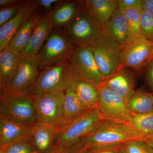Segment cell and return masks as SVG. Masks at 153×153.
<instances>
[{
    "label": "cell",
    "mask_w": 153,
    "mask_h": 153,
    "mask_svg": "<svg viewBox=\"0 0 153 153\" xmlns=\"http://www.w3.org/2000/svg\"><path fill=\"white\" fill-rule=\"evenodd\" d=\"M131 140H143L128 124L103 120L76 143L82 149H85L123 143Z\"/></svg>",
    "instance_id": "6da1fadb"
},
{
    "label": "cell",
    "mask_w": 153,
    "mask_h": 153,
    "mask_svg": "<svg viewBox=\"0 0 153 153\" xmlns=\"http://www.w3.org/2000/svg\"><path fill=\"white\" fill-rule=\"evenodd\" d=\"M74 79L68 60L61 62L41 70L36 82L26 92L36 97L44 94L64 91Z\"/></svg>",
    "instance_id": "7a4b0ae2"
},
{
    "label": "cell",
    "mask_w": 153,
    "mask_h": 153,
    "mask_svg": "<svg viewBox=\"0 0 153 153\" xmlns=\"http://www.w3.org/2000/svg\"><path fill=\"white\" fill-rule=\"evenodd\" d=\"M63 31L74 46L91 47L103 34L101 26L88 13L84 4Z\"/></svg>",
    "instance_id": "3957f363"
},
{
    "label": "cell",
    "mask_w": 153,
    "mask_h": 153,
    "mask_svg": "<svg viewBox=\"0 0 153 153\" xmlns=\"http://www.w3.org/2000/svg\"><path fill=\"white\" fill-rule=\"evenodd\" d=\"M103 120L97 107L63 124L59 129L54 150L77 142Z\"/></svg>",
    "instance_id": "277c9868"
},
{
    "label": "cell",
    "mask_w": 153,
    "mask_h": 153,
    "mask_svg": "<svg viewBox=\"0 0 153 153\" xmlns=\"http://www.w3.org/2000/svg\"><path fill=\"white\" fill-rule=\"evenodd\" d=\"M0 117L11 118L32 126L37 121L33 97L26 92L1 96Z\"/></svg>",
    "instance_id": "5b68a950"
},
{
    "label": "cell",
    "mask_w": 153,
    "mask_h": 153,
    "mask_svg": "<svg viewBox=\"0 0 153 153\" xmlns=\"http://www.w3.org/2000/svg\"><path fill=\"white\" fill-rule=\"evenodd\" d=\"M91 47L103 79L114 74L119 68L123 49L120 44L103 33Z\"/></svg>",
    "instance_id": "8992f818"
},
{
    "label": "cell",
    "mask_w": 153,
    "mask_h": 153,
    "mask_svg": "<svg viewBox=\"0 0 153 153\" xmlns=\"http://www.w3.org/2000/svg\"><path fill=\"white\" fill-rule=\"evenodd\" d=\"M74 47L75 46L63 30L55 28L50 33L39 53L40 70L68 61Z\"/></svg>",
    "instance_id": "52a82bcc"
},
{
    "label": "cell",
    "mask_w": 153,
    "mask_h": 153,
    "mask_svg": "<svg viewBox=\"0 0 153 153\" xmlns=\"http://www.w3.org/2000/svg\"><path fill=\"white\" fill-rule=\"evenodd\" d=\"M68 63L75 79L90 81L98 86L104 81L90 46H75Z\"/></svg>",
    "instance_id": "ba28073f"
},
{
    "label": "cell",
    "mask_w": 153,
    "mask_h": 153,
    "mask_svg": "<svg viewBox=\"0 0 153 153\" xmlns=\"http://www.w3.org/2000/svg\"><path fill=\"white\" fill-rule=\"evenodd\" d=\"M64 91L44 94L32 97L37 121L59 128L64 124L62 106Z\"/></svg>",
    "instance_id": "9c48e42d"
},
{
    "label": "cell",
    "mask_w": 153,
    "mask_h": 153,
    "mask_svg": "<svg viewBox=\"0 0 153 153\" xmlns=\"http://www.w3.org/2000/svg\"><path fill=\"white\" fill-rule=\"evenodd\" d=\"M99 88L100 98L97 108L102 120L116 123H127L132 114L126 101L103 82Z\"/></svg>",
    "instance_id": "30bf717a"
},
{
    "label": "cell",
    "mask_w": 153,
    "mask_h": 153,
    "mask_svg": "<svg viewBox=\"0 0 153 153\" xmlns=\"http://www.w3.org/2000/svg\"><path fill=\"white\" fill-rule=\"evenodd\" d=\"M153 49V42L140 36L127 43L122 49L119 68L139 69L145 67Z\"/></svg>",
    "instance_id": "8fae6325"
},
{
    "label": "cell",
    "mask_w": 153,
    "mask_h": 153,
    "mask_svg": "<svg viewBox=\"0 0 153 153\" xmlns=\"http://www.w3.org/2000/svg\"><path fill=\"white\" fill-rule=\"evenodd\" d=\"M40 65L39 54L32 57L23 56L7 95L26 92L36 82L40 73Z\"/></svg>",
    "instance_id": "7c38bea8"
},
{
    "label": "cell",
    "mask_w": 153,
    "mask_h": 153,
    "mask_svg": "<svg viewBox=\"0 0 153 153\" xmlns=\"http://www.w3.org/2000/svg\"><path fill=\"white\" fill-rule=\"evenodd\" d=\"M23 57L22 53L13 51L9 46L0 51V95L8 94L11 82Z\"/></svg>",
    "instance_id": "4fadbf2b"
},
{
    "label": "cell",
    "mask_w": 153,
    "mask_h": 153,
    "mask_svg": "<svg viewBox=\"0 0 153 153\" xmlns=\"http://www.w3.org/2000/svg\"><path fill=\"white\" fill-rule=\"evenodd\" d=\"M31 126L11 118L0 117V148L31 139Z\"/></svg>",
    "instance_id": "5bb4252c"
},
{
    "label": "cell",
    "mask_w": 153,
    "mask_h": 153,
    "mask_svg": "<svg viewBox=\"0 0 153 153\" xmlns=\"http://www.w3.org/2000/svg\"><path fill=\"white\" fill-rule=\"evenodd\" d=\"M59 129L38 121L31 126V141L38 153H50L54 151Z\"/></svg>",
    "instance_id": "9a60e30c"
},
{
    "label": "cell",
    "mask_w": 153,
    "mask_h": 153,
    "mask_svg": "<svg viewBox=\"0 0 153 153\" xmlns=\"http://www.w3.org/2000/svg\"><path fill=\"white\" fill-rule=\"evenodd\" d=\"M37 1H26L21 10L13 19L0 27V51L9 46L23 23L38 7Z\"/></svg>",
    "instance_id": "2e32d148"
},
{
    "label": "cell",
    "mask_w": 153,
    "mask_h": 153,
    "mask_svg": "<svg viewBox=\"0 0 153 153\" xmlns=\"http://www.w3.org/2000/svg\"><path fill=\"white\" fill-rule=\"evenodd\" d=\"M103 83L126 102L135 91L134 75L127 68H119L114 74L105 79Z\"/></svg>",
    "instance_id": "e0dca14e"
},
{
    "label": "cell",
    "mask_w": 153,
    "mask_h": 153,
    "mask_svg": "<svg viewBox=\"0 0 153 153\" xmlns=\"http://www.w3.org/2000/svg\"><path fill=\"white\" fill-rule=\"evenodd\" d=\"M48 13L41 16L27 47L22 52L24 57H32L38 55L53 30Z\"/></svg>",
    "instance_id": "ac0fdd59"
},
{
    "label": "cell",
    "mask_w": 153,
    "mask_h": 153,
    "mask_svg": "<svg viewBox=\"0 0 153 153\" xmlns=\"http://www.w3.org/2000/svg\"><path fill=\"white\" fill-rule=\"evenodd\" d=\"M83 5L77 1H60L53 10L48 13L53 27L59 30L65 29L72 22Z\"/></svg>",
    "instance_id": "d6986e66"
},
{
    "label": "cell",
    "mask_w": 153,
    "mask_h": 153,
    "mask_svg": "<svg viewBox=\"0 0 153 153\" xmlns=\"http://www.w3.org/2000/svg\"><path fill=\"white\" fill-rule=\"evenodd\" d=\"M41 16L35 11L21 25L10 41L9 46L12 50L19 53L25 51Z\"/></svg>",
    "instance_id": "ffe728a7"
},
{
    "label": "cell",
    "mask_w": 153,
    "mask_h": 153,
    "mask_svg": "<svg viewBox=\"0 0 153 153\" xmlns=\"http://www.w3.org/2000/svg\"><path fill=\"white\" fill-rule=\"evenodd\" d=\"M70 87L88 109L97 107L100 98L99 88L97 85L90 81L75 78Z\"/></svg>",
    "instance_id": "44dd1931"
},
{
    "label": "cell",
    "mask_w": 153,
    "mask_h": 153,
    "mask_svg": "<svg viewBox=\"0 0 153 153\" xmlns=\"http://www.w3.org/2000/svg\"><path fill=\"white\" fill-rule=\"evenodd\" d=\"M103 31L120 44L123 49L126 44L128 36L127 21L123 13L118 9L115 11Z\"/></svg>",
    "instance_id": "7402d4cb"
},
{
    "label": "cell",
    "mask_w": 153,
    "mask_h": 153,
    "mask_svg": "<svg viewBox=\"0 0 153 153\" xmlns=\"http://www.w3.org/2000/svg\"><path fill=\"white\" fill-rule=\"evenodd\" d=\"M85 8L104 29L110 18L117 9L115 0H87Z\"/></svg>",
    "instance_id": "603a6c76"
},
{
    "label": "cell",
    "mask_w": 153,
    "mask_h": 153,
    "mask_svg": "<svg viewBox=\"0 0 153 153\" xmlns=\"http://www.w3.org/2000/svg\"><path fill=\"white\" fill-rule=\"evenodd\" d=\"M88 111L89 110L82 104L71 87L65 91L62 106L64 124L79 117Z\"/></svg>",
    "instance_id": "cb8c5ba5"
},
{
    "label": "cell",
    "mask_w": 153,
    "mask_h": 153,
    "mask_svg": "<svg viewBox=\"0 0 153 153\" xmlns=\"http://www.w3.org/2000/svg\"><path fill=\"white\" fill-rule=\"evenodd\" d=\"M126 104L132 114L153 112V93L143 90L135 91L126 100Z\"/></svg>",
    "instance_id": "d4e9b609"
},
{
    "label": "cell",
    "mask_w": 153,
    "mask_h": 153,
    "mask_svg": "<svg viewBox=\"0 0 153 153\" xmlns=\"http://www.w3.org/2000/svg\"><path fill=\"white\" fill-rule=\"evenodd\" d=\"M128 124L131 126L144 141L153 138V112L132 115Z\"/></svg>",
    "instance_id": "484cf974"
},
{
    "label": "cell",
    "mask_w": 153,
    "mask_h": 153,
    "mask_svg": "<svg viewBox=\"0 0 153 153\" xmlns=\"http://www.w3.org/2000/svg\"><path fill=\"white\" fill-rule=\"evenodd\" d=\"M142 10V7L120 10L125 15L127 21L128 36L126 44L140 36V25Z\"/></svg>",
    "instance_id": "4316f807"
},
{
    "label": "cell",
    "mask_w": 153,
    "mask_h": 153,
    "mask_svg": "<svg viewBox=\"0 0 153 153\" xmlns=\"http://www.w3.org/2000/svg\"><path fill=\"white\" fill-rule=\"evenodd\" d=\"M0 153H38L30 139L0 148Z\"/></svg>",
    "instance_id": "83f0119b"
},
{
    "label": "cell",
    "mask_w": 153,
    "mask_h": 153,
    "mask_svg": "<svg viewBox=\"0 0 153 153\" xmlns=\"http://www.w3.org/2000/svg\"><path fill=\"white\" fill-rule=\"evenodd\" d=\"M140 36L153 42V16L142 8L140 25Z\"/></svg>",
    "instance_id": "f1b7e54d"
},
{
    "label": "cell",
    "mask_w": 153,
    "mask_h": 153,
    "mask_svg": "<svg viewBox=\"0 0 153 153\" xmlns=\"http://www.w3.org/2000/svg\"><path fill=\"white\" fill-rule=\"evenodd\" d=\"M123 153H152L146 141L131 140L123 143Z\"/></svg>",
    "instance_id": "f546056e"
},
{
    "label": "cell",
    "mask_w": 153,
    "mask_h": 153,
    "mask_svg": "<svg viewBox=\"0 0 153 153\" xmlns=\"http://www.w3.org/2000/svg\"><path fill=\"white\" fill-rule=\"evenodd\" d=\"M25 2L1 8L0 10V26L5 24L15 17L24 6Z\"/></svg>",
    "instance_id": "4dcf8cb0"
},
{
    "label": "cell",
    "mask_w": 153,
    "mask_h": 153,
    "mask_svg": "<svg viewBox=\"0 0 153 153\" xmlns=\"http://www.w3.org/2000/svg\"><path fill=\"white\" fill-rule=\"evenodd\" d=\"M82 153H123V143L82 149Z\"/></svg>",
    "instance_id": "1f68e13d"
},
{
    "label": "cell",
    "mask_w": 153,
    "mask_h": 153,
    "mask_svg": "<svg viewBox=\"0 0 153 153\" xmlns=\"http://www.w3.org/2000/svg\"><path fill=\"white\" fill-rule=\"evenodd\" d=\"M143 0H117V9L120 10L142 7Z\"/></svg>",
    "instance_id": "d6a6232c"
},
{
    "label": "cell",
    "mask_w": 153,
    "mask_h": 153,
    "mask_svg": "<svg viewBox=\"0 0 153 153\" xmlns=\"http://www.w3.org/2000/svg\"><path fill=\"white\" fill-rule=\"evenodd\" d=\"M146 68L145 78L147 84L153 91V57L147 63Z\"/></svg>",
    "instance_id": "836d02e7"
},
{
    "label": "cell",
    "mask_w": 153,
    "mask_h": 153,
    "mask_svg": "<svg viewBox=\"0 0 153 153\" xmlns=\"http://www.w3.org/2000/svg\"><path fill=\"white\" fill-rule=\"evenodd\" d=\"M82 149L77 143L55 150L50 153H82Z\"/></svg>",
    "instance_id": "e575fe53"
},
{
    "label": "cell",
    "mask_w": 153,
    "mask_h": 153,
    "mask_svg": "<svg viewBox=\"0 0 153 153\" xmlns=\"http://www.w3.org/2000/svg\"><path fill=\"white\" fill-rule=\"evenodd\" d=\"M61 1L57 0H38L37 1L38 7H41L50 13Z\"/></svg>",
    "instance_id": "d590c367"
},
{
    "label": "cell",
    "mask_w": 153,
    "mask_h": 153,
    "mask_svg": "<svg viewBox=\"0 0 153 153\" xmlns=\"http://www.w3.org/2000/svg\"><path fill=\"white\" fill-rule=\"evenodd\" d=\"M142 8L144 10L153 16V0H143Z\"/></svg>",
    "instance_id": "8d00e7d4"
},
{
    "label": "cell",
    "mask_w": 153,
    "mask_h": 153,
    "mask_svg": "<svg viewBox=\"0 0 153 153\" xmlns=\"http://www.w3.org/2000/svg\"><path fill=\"white\" fill-rule=\"evenodd\" d=\"M25 1L22 0H0V6L2 7L7 6L13 5L16 4L25 2Z\"/></svg>",
    "instance_id": "74e56055"
},
{
    "label": "cell",
    "mask_w": 153,
    "mask_h": 153,
    "mask_svg": "<svg viewBox=\"0 0 153 153\" xmlns=\"http://www.w3.org/2000/svg\"><path fill=\"white\" fill-rule=\"evenodd\" d=\"M146 142L151 153H153V138L148 140Z\"/></svg>",
    "instance_id": "f35d334b"
},
{
    "label": "cell",
    "mask_w": 153,
    "mask_h": 153,
    "mask_svg": "<svg viewBox=\"0 0 153 153\" xmlns=\"http://www.w3.org/2000/svg\"><path fill=\"white\" fill-rule=\"evenodd\" d=\"M153 49L152 50V54H151V55L150 56V57L149 59V60H150L151 59H152V58H153Z\"/></svg>",
    "instance_id": "ab89813d"
},
{
    "label": "cell",
    "mask_w": 153,
    "mask_h": 153,
    "mask_svg": "<svg viewBox=\"0 0 153 153\" xmlns=\"http://www.w3.org/2000/svg\"></svg>",
    "instance_id": "60d3db41"
}]
</instances>
